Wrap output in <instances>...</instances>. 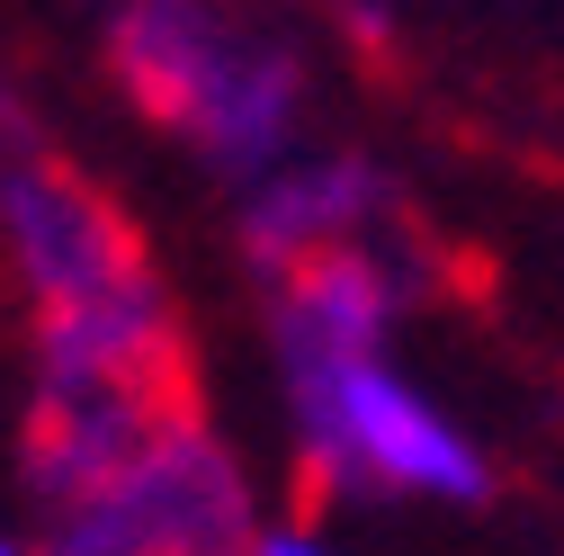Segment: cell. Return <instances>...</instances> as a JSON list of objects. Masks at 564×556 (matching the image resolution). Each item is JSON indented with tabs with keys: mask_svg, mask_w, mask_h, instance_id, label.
<instances>
[{
	"mask_svg": "<svg viewBox=\"0 0 564 556\" xmlns=\"http://www.w3.org/2000/svg\"><path fill=\"white\" fill-rule=\"evenodd\" d=\"M0 234H10L19 278L36 288V314H45V395H82V386L162 395L171 377L162 288L90 189L28 162L0 180Z\"/></svg>",
	"mask_w": 564,
	"mask_h": 556,
	"instance_id": "obj_1",
	"label": "cell"
},
{
	"mask_svg": "<svg viewBox=\"0 0 564 556\" xmlns=\"http://www.w3.org/2000/svg\"><path fill=\"white\" fill-rule=\"evenodd\" d=\"M117 54H126V82L162 117H180L216 162L260 171L296 145V108H305L296 63L242 45L197 0H134L117 28Z\"/></svg>",
	"mask_w": 564,
	"mask_h": 556,
	"instance_id": "obj_2",
	"label": "cell"
},
{
	"mask_svg": "<svg viewBox=\"0 0 564 556\" xmlns=\"http://www.w3.org/2000/svg\"><path fill=\"white\" fill-rule=\"evenodd\" d=\"M288 395H296L305 458L332 484H386V494H431V503H475L484 494L475 440L412 377H394L386 351L288 360Z\"/></svg>",
	"mask_w": 564,
	"mask_h": 556,
	"instance_id": "obj_3",
	"label": "cell"
},
{
	"mask_svg": "<svg viewBox=\"0 0 564 556\" xmlns=\"http://www.w3.org/2000/svg\"><path fill=\"white\" fill-rule=\"evenodd\" d=\"M242 530H251V503L234 458L180 423H153V440L117 475L63 503V530L45 556H234Z\"/></svg>",
	"mask_w": 564,
	"mask_h": 556,
	"instance_id": "obj_4",
	"label": "cell"
},
{
	"mask_svg": "<svg viewBox=\"0 0 564 556\" xmlns=\"http://www.w3.org/2000/svg\"><path fill=\"white\" fill-rule=\"evenodd\" d=\"M368 216H386V180L359 153H314V162L269 171V189L251 197V252L278 260V269H296L305 252L349 243Z\"/></svg>",
	"mask_w": 564,
	"mask_h": 556,
	"instance_id": "obj_5",
	"label": "cell"
},
{
	"mask_svg": "<svg viewBox=\"0 0 564 556\" xmlns=\"http://www.w3.org/2000/svg\"><path fill=\"white\" fill-rule=\"evenodd\" d=\"M144 440H153V395H134V386L45 395V413H36V484L73 503L99 475H117Z\"/></svg>",
	"mask_w": 564,
	"mask_h": 556,
	"instance_id": "obj_6",
	"label": "cell"
},
{
	"mask_svg": "<svg viewBox=\"0 0 564 556\" xmlns=\"http://www.w3.org/2000/svg\"><path fill=\"white\" fill-rule=\"evenodd\" d=\"M242 556H332V547L305 538V530H278V538H260V547H242Z\"/></svg>",
	"mask_w": 564,
	"mask_h": 556,
	"instance_id": "obj_7",
	"label": "cell"
},
{
	"mask_svg": "<svg viewBox=\"0 0 564 556\" xmlns=\"http://www.w3.org/2000/svg\"><path fill=\"white\" fill-rule=\"evenodd\" d=\"M0 556H19V547H10V538H0Z\"/></svg>",
	"mask_w": 564,
	"mask_h": 556,
	"instance_id": "obj_8",
	"label": "cell"
}]
</instances>
